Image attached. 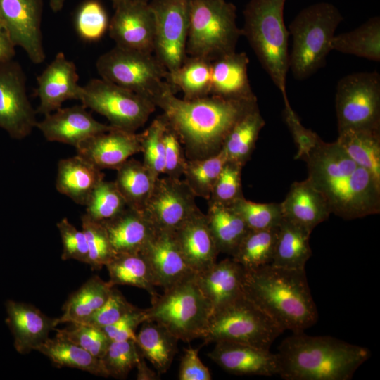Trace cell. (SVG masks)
I'll use <instances>...</instances> for the list:
<instances>
[{
    "label": "cell",
    "instance_id": "obj_1",
    "mask_svg": "<svg viewBox=\"0 0 380 380\" xmlns=\"http://www.w3.org/2000/svg\"><path fill=\"white\" fill-rule=\"evenodd\" d=\"M175 93L168 89L154 103L177 135L187 160L218 153L235 124L258 106L256 96L232 99L209 95L187 100Z\"/></svg>",
    "mask_w": 380,
    "mask_h": 380
},
{
    "label": "cell",
    "instance_id": "obj_2",
    "mask_svg": "<svg viewBox=\"0 0 380 380\" xmlns=\"http://www.w3.org/2000/svg\"><path fill=\"white\" fill-rule=\"evenodd\" d=\"M302 159L307 163V179L324 196L331 213L344 220L379 213L380 180L336 141L319 138Z\"/></svg>",
    "mask_w": 380,
    "mask_h": 380
},
{
    "label": "cell",
    "instance_id": "obj_3",
    "mask_svg": "<svg viewBox=\"0 0 380 380\" xmlns=\"http://www.w3.org/2000/svg\"><path fill=\"white\" fill-rule=\"evenodd\" d=\"M243 292L284 331H304L317 320L305 270L271 264L244 270Z\"/></svg>",
    "mask_w": 380,
    "mask_h": 380
},
{
    "label": "cell",
    "instance_id": "obj_4",
    "mask_svg": "<svg viewBox=\"0 0 380 380\" xmlns=\"http://www.w3.org/2000/svg\"><path fill=\"white\" fill-rule=\"evenodd\" d=\"M279 375L286 380H350L371 356L367 348L329 336L293 333L277 353Z\"/></svg>",
    "mask_w": 380,
    "mask_h": 380
},
{
    "label": "cell",
    "instance_id": "obj_5",
    "mask_svg": "<svg viewBox=\"0 0 380 380\" xmlns=\"http://www.w3.org/2000/svg\"><path fill=\"white\" fill-rule=\"evenodd\" d=\"M286 0H250L243 10L242 36L248 42L263 69L291 107L286 92L289 32L284 20Z\"/></svg>",
    "mask_w": 380,
    "mask_h": 380
},
{
    "label": "cell",
    "instance_id": "obj_6",
    "mask_svg": "<svg viewBox=\"0 0 380 380\" xmlns=\"http://www.w3.org/2000/svg\"><path fill=\"white\" fill-rule=\"evenodd\" d=\"M343 17L338 8L322 1L303 8L289 27L292 38L289 65L293 77L303 80L326 64L331 41Z\"/></svg>",
    "mask_w": 380,
    "mask_h": 380
},
{
    "label": "cell",
    "instance_id": "obj_7",
    "mask_svg": "<svg viewBox=\"0 0 380 380\" xmlns=\"http://www.w3.org/2000/svg\"><path fill=\"white\" fill-rule=\"evenodd\" d=\"M241 29L236 8L225 0H190L188 56L212 61L236 51Z\"/></svg>",
    "mask_w": 380,
    "mask_h": 380
},
{
    "label": "cell",
    "instance_id": "obj_8",
    "mask_svg": "<svg viewBox=\"0 0 380 380\" xmlns=\"http://www.w3.org/2000/svg\"><path fill=\"white\" fill-rule=\"evenodd\" d=\"M195 276L152 296L151 307L144 309L146 320L160 324L185 342L203 338L212 314Z\"/></svg>",
    "mask_w": 380,
    "mask_h": 380
},
{
    "label": "cell",
    "instance_id": "obj_9",
    "mask_svg": "<svg viewBox=\"0 0 380 380\" xmlns=\"http://www.w3.org/2000/svg\"><path fill=\"white\" fill-rule=\"evenodd\" d=\"M284 330L243 292L212 314L205 343L233 341L270 350Z\"/></svg>",
    "mask_w": 380,
    "mask_h": 380
},
{
    "label": "cell",
    "instance_id": "obj_10",
    "mask_svg": "<svg viewBox=\"0 0 380 380\" xmlns=\"http://www.w3.org/2000/svg\"><path fill=\"white\" fill-rule=\"evenodd\" d=\"M101 78L142 95L153 103L168 89V71L153 53L115 46L96 63ZM155 104V103H154Z\"/></svg>",
    "mask_w": 380,
    "mask_h": 380
},
{
    "label": "cell",
    "instance_id": "obj_11",
    "mask_svg": "<svg viewBox=\"0 0 380 380\" xmlns=\"http://www.w3.org/2000/svg\"><path fill=\"white\" fill-rule=\"evenodd\" d=\"M80 101L106 118L112 127L129 132L142 127L156 107L151 99L102 78L82 86Z\"/></svg>",
    "mask_w": 380,
    "mask_h": 380
},
{
    "label": "cell",
    "instance_id": "obj_12",
    "mask_svg": "<svg viewBox=\"0 0 380 380\" xmlns=\"http://www.w3.org/2000/svg\"><path fill=\"white\" fill-rule=\"evenodd\" d=\"M338 132L380 129V75L357 72L341 77L336 86Z\"/></svg>",
    "mask_w": 380,
    "mask_h": 380
},
{
    "label": "cell",
    "instance_id": "obj_13",
    "mask_svg": "<svg viewBox=\"0 0 380 380\" xmlns=\"http://www.w3.org/2000/svg\"><path fill=\"white\" fill-rule=\"evenodd\" d=\"M155 23L156 57L168 72L178 68L187 57L190 0H151Z\"/></svg>",
    "mask_w": 380,
    "mask_h": 380
},
{
    "label": "cell",
    "instance_id": "obj_14",
    "mask_svg": "<svg viewBox=\"0 0 380 380\" xmlns=\"http://www.w3.org/2000/svg\"><path fill=\"white\" fill-rule=\"evenodd\" d=\"M184 179L159 177L142 212L156 229L176 231L198 210Z\"/></svg>",
    "mask_w": 380,
    "mask_h": 380
},
{
    "label": "cell",
    "instance_id": "obj_15",
    "mask_svg": "<svg viewBox=\"0 0 380 380\" xmlns=\"http://www.w3.org/2000/svg\"><path fill=\"white\" fill-rule=\"evenodd\" d=\"M35 116L19 64L12 60L0 65V127L13 139H23L36 127Z\"/></svg>",
    "mask_w": 380,
    "mask_h": 380
},
{
    "label": "cell",
    "instance_id": "obj_16",
    "mask_svg": "<svg viewBox=\"0 0 380 380\" xmlns=\"http://www.w3.org/2000/svg\"><path fill=\"white\" fill-rule=\"evenodd\" d=\"M43 0H0V23L15 46L35 64L44 62L41 21Z\"/></svg>",
    "mask_w": 380,
    "mask_h": 380
},
{
    "label": "cell",
    "instance_id": "obj_17",
    "mask_svg": "<svg viewBox=\"0 0 380 380\" xmlns=\"http://www.w3.org/2000/svg\"><path fill=\"white\" fill-rule=\"evenodd\" d=\"M113 8L108 30L115 46L153 53L155 23L148 2L127 1Z\"/></svg>",
    "mask_w": 380,
    "mask_h": 380
},
{
    "label": "cell",
    "instance_id": "obj_18",
    "mask_svg": "<svg viewBox=\"0 0 380 380\" xmlns=\"http://www.w3.org/2000/svg\"><path fill=\"white\" fill-rule=\"evenodd\" d=\"M141 252L151 267L156 286L163 291L196 275L182 254L174 232L156 229Z\"/></svg>",
    "mask_w": 380,
    "mask_h": 380
},
{
    "label": "cell",
    "instance_id": "obj_19",
    "mask_svg": "<svg viewBox=\"0 0 380 380\" xmlns=\"http://www.w3.org/2000/svg\"><path fill=\"white\" fill-rule=\"evenodd\" d=\"M78 80L75 64L58 52L37 77L36 93L39 99L37 113L46 115L61 108L65 101H80L82 86Z\"/></svg>",
    "mask_w": 380,
    "mask_h": 380
},
{
    "label": "cell",
    "instance_id": "obj_20",
    "mask_svg": "<svg viewBox=\"0 0 380 380\" xmlns=\"http://www.w3.org/2000/svg\"><path fill=\"white\" fill-rule=\"evenodd\" d=\"M36 127L46 140L75 147L93 135L115 128L95 120L83 104L60 108L44 115L37 122Z\"/></svg>",
    "mask_w": 380,
    "mask_h": 380
},
{
    "label": "cell",
    "instance_id": "obj_21",
    "mask_svg": "<svg viewBox=\"0 0 380 380\" xmlns=\"http://www.w3.org/2000/svg\"><path fill=\"white\" fill-rule=\"evenodd\" d=\"M75 148L77 155L99 170H117L141 151L140 134L113 128L84 139Z\"/></svg>",
    "mask_w": 380,
    "mask_h": 380
},
{
    "label": "cell",
    "instance_id": "obj_22",
    "mask_svg": "<svg viewBox=\"0 0 380 380\" xmlns=\"http://www.w3.org/2000/svg\"><path fill=\"white\" fill-rule=\"evenodd\" d=\"M215 343L208 356L229 373L265 376L278 374L277 355L270 350L233 341Z\"/></svg>",
    "mask_w": 380,
    "mask_h": 380
},
{
    "label": "cell",
    "instance_id": "obj_23",
    "mask_svg": "<svg viewBox=\"0 0 380 380\" xmlns=\"http://www.w3.org/2000/svg\"><path fill=\"white\" fill-rule=\"evenodd\" d=\"M5 322L13 338L15 350L26 355L44 342L56 329V318L47 317L34 305L8 299Z\"/></svg>",
    "mask_w": 380,
    "mask_h": 380
},
{
    "label": "cell",
    "instance_id": "obj_24",
    "mask_svg": "<svg viewBox=\"0 0 380 380\" xmlns=\"http://www.w3.org/2000/svg\"><path fill=\"white\" fill-rule=\"evenodd\" d=\"M174 232L182 254L196 274L205 271L217 262L220 253L205 214L200 209Z\"/></svg>",
    "mask_w": 380,
    "mask_h": 380
},
{
    "label": "cell",
    "instance_id": "obj_25",
    "mask_svg": "<svg viewBox=\"0 0 380 380\" xmlns=\"http://www.w3.org/2000/svg\"><path fill=\"white\" fill-rule=\"evenodd\" d=\"M243 275L244 269L232 258L216 262L196 274V282L208 300L212 314L243 293Z\"/></svg>",
    "mask_w": 380,
    "mask_h": 380
},
{
    "label": "cell",
    "instance_id": "obj_26",
    "mask_svg": "<svg viewBox=\"0 0 380 380\" xmlns=\"http://www.w3.org/2000/svg\"><path fill=\"white\" fill-rule=\"evenodd\" d=\"M248 64L245 52L235 51L212 61L210 95L232 99L255 97L248 79Z\"/></svg>",
    "mask_w": 380,
    "mask_h": 380
},
{
    "label": "cell",
    "instance_id": "obj_27",
    "mask_svg": "<svg viewBox=\"0 0 380 380\" xmlns=\"http://www.w3.org/2000/svg\"><path fill=\"white\" fill-rule=\"evenodd\" d=\"M280 204L284 218L311 232L331 213L324 196L308 179L293 183Z\"/></svg>",
    "mask_w": 380,
    "mask_h": 380
},
{
    "label": "cell",
    "instance_id": "obj_28",
    "mask_svg": "<svg viewBox=\"0 0 380 380\" xmlns=\"http://www.w3.org/2000/svg\"><path fill=\"white\" fill-rule=\"evenodd\" d=\"M102 224L115 253L141 252L156 230L142 211L129 207Z\"/></svg>",
    "mask_w": 380,
    "mask_h": 380
},
{
    "label": "cell",
    "instance_id": "obj_29",
    "mask_svg": "<svg viewBox=\"0 0 380 380\" xmlns=\"http://www.w3.org/2000/svg\"><path fill=\"white\" fill-rule=\"evenodd\" d=\"M103 179L101 170L77 154L58 161L56 188L77 204L85 205L93 189Z\"/></svg>",
    "mask_w": 380,
    "mask_h": 380
},
{
    "label": "cell",
    "instance_id": "obj_30",
    "mask_svg": "<svg viewBox=\"0 0 380 380\" xmlns=\"http://www.w3.org/2000/svg\"><path fill=\"white\" fill-rule=\"evenodd\" d=\"M311 232L283 218L277 229V240L271 265L291 270H305L312 255Z\"/></svg>",
    "mask_w": 380,
    "mask_h": 380
},
{
    "label": "cell",
    "instance_id": "obj_31",
    "mask_svg": "<svg viewBox=\"0 0 380 380\" xmlns=\"http://www.w3.org/2000/svg\"><path fill=\"white\" fill-rule=\"evenodd\" d=\"M178 341L160 324L145 320L135 342L141 355L152 364L158 374H161L170 367L177 352Z\"/></svg>",
    "mask_w": 380,
    "mask_h": 380
},
{
    "label": "cell",
    "instance_id": "obj_32",
    "mask_svg": "<svg viewBox=\"0 0 380 380\" xmlns=\"http://www.w3.org/2000/svg\"><path fill=\"white\" fill-rule=\"evenodd\" d=\"M205 217L219 253L232 256L250 230L243 219L231 206L211 201Z\"/></svg>",
    "mask_w": 380,
    "mask_h": 380
},
{
    "label": "cell",
    "instance_id": "obj_33",
    "mask_svg": "<svg viewBox=\"0 0 380 380\" xmlns=\"http://www.w3.org/2000/svg\"><path fill=\"white\" fill-rule=\"evenodd\" d=\"M113 287L97 275L89 278L70 295L63 307L62 315L56 318L57 326L85 321L106 301Z\"/></svg>",
    "mask_w": 380,
    "mask_h": 380
},
{
    "label": "cell",
    "instance_id": "obj_34",
    "mask_svg": "<svg viewBox=\"0 0 380 380\" xmlns=\"http://www.w3.org/2000/svg\"><path fill=\"white\" fill-rule=\"evenodd\" d=\"M35 350L46 356L56 367L75 368L95 376L109 377L101 358L59 335L48 338Z\"/></svg>",
    "mask_w": 380,
    "mask_h": 380
},
{
    "label": "cell",
    "instance_id": "obj_35",
    "mask_svg": "<svg viewBox=\"0 0 380 380\" xmlns=\"http://www.w3.org/2000/svg\"><path fill=\"white\" fill-rule=\"evenodd\" d=\"M105 266L112 286L128 285L146 290L151 297L158 294L151 267L141 252L116 253Z\"/></svg>",
    "mask_w": 380,
    "mask_h": 380
},
{
    "label": "cell",
    "instance_id": "obj_36",
    "mask_svg": "<svg viewBox=\"0 0 380 380\" xmlns=\"http://www.w3.org/2000/svg\"><path fill=\"white\" fill-rule=\"evenodd\" d=\"M265 125L258 106L241 118L228 134L222 148L227 160L243 167L250 160Z\"/></svg>",
    "mask_w": 380,
    "mask_h": 380
},
{
    "label": "cell",
    "instance_id": "obj_37",
    "mask_svg": "<svg viewBox=\"0 0 380 380\" xmlns=\"http://www.w3.org/2000/svg\"><path fill=\"white\" fill-rule=\"evenodd\" d=\"M116 171L114 182L127 206L142 211L156 179L142 162L134 158L127 160Z\"/></svg>",
    "mask_w": 380,
    "mask_h": 380
},
{
    "label": "cell",
    "instance_id": "obj_38",
    "mask_svg": "<svg viewBox=\"0 0 380 380\" xmlns=\"http://www.w3.org/2000/svg\"><path fill=\"white\" fill-rule=\"evenodd\" d=\"M359 165L380 180V129H348L336 141Z\"/></svg>",
    "mask_w": 380,
    "mask_h": 380
},
{
    "label": "cell",
    "instance_id": "obj_39",
    "mask_svg": "<svg viewBox=\"0 0 380 380\" xmlns=\"http://www.w3.org/2000/svg\"><path fill=\"white\" fill-rule=\"evenodd\" d=\"M331 49L376 62L380 61V18L374 16L355 30L334 35Z\"/></svg>",
    "mask_w": 380,
    "mask_h": 380
},
{
    "label": "cell",
    "instance_id": "obj_40",
    "mask_svg": "<svg viewBox=\"0 0 380 380\" xmlns=\"http://www.w3.org/2000/svg\"><path fill=\"white\" fill-rule=\"evenodd\" d=\"M210 63L206 59L188 56L176 70L168 72L167 81L184 94L183 99H196L210 94Z\"/></svg>",
    "mask_w": 380,
    "mask_h": 380
},
{
    "label": "cell",
    "instance_id": "obj_41",
    "mask_svg": "<svg viewBox=\"0 0 380 380\" xmlns=\"http://www.w3.org/2000/svg\"><path fill=\"white\" fill-rule=\"evenodd\" d=\"M277 227L249 230L232 258L244 270H254L272 262L277 235Z\"/></svg>",
    "mask_w": 380,
    "mask_h": 380
},
{
    "label": "cell",
    "instance_id": "obj_42",
    "mask_svg": "<svg viewBox=\"0 0 380 380\" xmlns=\"http://www.w3.org/2000/svg\"><path fill=\"white\" fill-rule=\"evenodd\" d=\"M227 160L223 149L205 158L187 160L184 170V181L196 197L208 201L214 186Z\"/></svg>",
    "mask_w": 380,
    "mask_h": 380
},
{
    "label": "cell",
    "instance_id": "obj_43",
    "mask_svg": "<svg viewBox=\"0 0 380 380\" xmlns=\"http://www.w3.org/2000/svg\"><path fill=\"white\" fill-rule=\"evenodd\" d=\"M85 206V214L101 224L117 217L128 207L115 182L104 179L93 189Z\"/></svg>",
    "mask_w": 380,
    "mask_h": 380
},
{
    "label": "cell",
    "instance_id": "obj_44",
    "mask_svg": "<svg viewBox=\"0 0 380 380\" xmlns=\"http://www.w3.org/2000/svg\"><path fill=\"white\" fill-rule=\"evenodd\" d=\"M167 122L162 115L155 118L151 125L140 133L143 164L157 179L165 170L163 134Z\"/></svg>",
    "mask_w": 380,
    "mask_h": 380
},
{
    "label": "cell",
    "instance_id": "obj_45",
    "mask_svg": "<svg viewBox=\"0 0 380 380\" xmlns=\"http://www.w3.org/2000/svg\"><path fill=\"white\" fill-rule=\"evenodd\" d=\"M229 206L241 216L250 230L277 227L284 218L280 203H255L243 196Z\"/></svg>",
    "mask_w": 380,
    "mask_h": 380
},
{
    "label": "cell",
    "instance_id": "obj_46",
    "mask_svg": "<svg viewBox=\"0 0 380 380\" xmlns=\"http://www.w3.org/2000/svg\"><path fill=\"white\" fill-rule=\"evenodd\" d=\"M140 356L134 341H111L101 360L108 376L124 379L136 367Z\"/></svg>",
    "mask_w": 380,
    "mask_h": 380
},
{
    "label": "cell",
    "instance_id": "obj_47",
    "mask_svg": "<svg viewBox=\"0 0 380 380\" xmlns=\"http://www.w3.org/2000/svg\"><path fill=\"white\" fill-rule=\"evenodd\" d=\"M81 222L89 248V265L92 270H99L116 253L102 224L93 221L86 214L82 216Z\"/></svg>",
    "mask_w": 380,
    "mask_h": 380
},
{
    "label": "cell",
    "instance_id": "obj_48",
    "mask_svg": "<svg viewBox=\"0 0 380 380\" xmlns=\"http://www.w3.org/2000/svg\"><path fill=\"white\" fill-rule=\"evenodd\" d=\"M69 324L64 329H55L56 334L101 358L111 341L103 329L82 323Z\"/></svg>",
    "mask_w": 380,
    "mask_h": 380
},
{
    "label": "cell",
    "instance_id": "obj_49",
    "mask_svg": "<svg viewBox=\"0 0 380 380\" xmlns=\"http://www.w3.org/2000/svg\"><path fill=\"white\" fill-rule=\"evenodd\" d=\"M107 13L101 3L89 0L83 3L77 11L75 27L79 35L89 42L101 39L108 29Z\"/></svg>",
    "mask_w": 380,
    "mask_h": 380
},
{
    "label": "cell",
    "instance_id": "obj_50",
    "mask_svg": "<svg viewBox=\"0 0 380 380\" xmlns=\"http://www.w3.org/2000/svg\"><path fill=\"white\" fill-rule=\"evenodd\" d=\"M243 166L227 160L214 186L208 201L231 205L243 197L241 183Z\"/></svg>",
    "mask_w": 380,
    "mask_h": 380
},
{
    "label": "cell",
    "instance_id": "obj_51",
    "mask_svg": "<svg viewBox=\"0 0 380 380\" xmlns=\"http://www.w3.org/2000/svg\"><path fill=\"white\" fill-rule=\"evenodd\" d=\"M63 244V260H75L89 265V255L87 239L66 217L56 224Z\"/></svg>",
    "mask_w": 380,
    "mask_h": 380
},
{
    "label": "cell",
    "instance_id": "obj_52",
    "mask_svg": "<svg viewBox=\"0 0 380 380\" xmlns=\"http://www.w3.org/2000/svg\"><path fill=\"white\" fill-rule=\"evenodd\" d=\"M135 308L113 286L103 305L82 324L103 329L113 324Z\"/></svg>",
    "mask_w": 380,
    "mask_h": 380
},
{
    "label": "cell",
    "instance_id": "obj_53",
    "mask_svg": "<svg viewBox=\"0 0 380 380\" xmlns=\"http://www.w3.org/2000/svg\"><path fill=\"white\" fill-rule=\"evenodd\" d=\"M165 176L181 178L187 158L184 148L176 133L168 126L163 134Z\"/></svg>",
    "mask_w": 380,
    "mask_h": 380
},
{
    "label": "cell",
    "instance_id": "obj_54",
    "mask_svg": "<svg viewBox=\"0 0 380 380\" xmlns=\"http://www.w3.org/2000/svg\"><path fill=\"white\" fill-rule=\"evenodd\" d=\"M145 320H146V316L144 309L136 307L118 321L102 329L110 341L132 340L136 341V329Z\"/></svg>",
    "mask_w": 380,
    "mask_h": 380
},
{
    "label": "cell",
    "instance_id": "obj_55",
    "mask_svg": "<svg viewBox=\"0 0 380 380\" xmlns=\"http://www.w3.org/2000/svg\"><path fill=\"white\" fill-rule=\"evenodd\" d=\"M284 117L298 148L296 158H302L316 144L320 137L301 124L291 107L284 108Z\"/></svg>",
    "mask_w": 380,
    "mask_h": 380
},
{
    "label": "cell",
    "instance_id": "obj_56",
    "mask_svg": "<svg viewBox=\"0 0 380 380\" xmlns=\"http://www.w3.org/2000/svg\"><path fill=\"white\" fill-rule=\"evenodd\" d=\"M178 379L179 380H211L209 369L198 357V349H185L179 364Z\"/></svg>",
    "mask_w": 380,
    "mask_h": 380
},
{
    "label": "cell",
    "instance_id": "obj_57",
    "mask_svg": "<svg viewBox=\"0 0 380 380\" xmlns=\"http://www.w3.org/2000/svg\"><path fill=\"white\" fill-rule=\"evenodd\" d=\"M15 48L8 32L0 23V65L13 60L15 54Z\"/></svg>",
    "mask_w": 380,
    "mask_h": 380
},
{
    "label": "cell",
    "instance_id": "obj_58",
    "mask_svg": "<svg viewBox=\"0 0 380 380\" xmlns=\"http://www.w3.org/2000/svg\"><path fill=\"white\" fill-rule=\"evenodd\" d=\"M144 357L141 355L136 367L137 368V379L139 380H153L157 379V372L151 371L146 365Z\"/></svg>",
    "mask_w": 380,
    "mask_h": 380
},
{
    "label": "cell",
    "instance_id": "obj_59",
    "mask_svg": "<svg viewBox=\"0 0 380 380\" xmlns=\"http://www.w3.org/2000/svg\"><path fill=\"white\" fill-rule=\"evenodd\" d=\"M49 5L53 12L60 11L65 4V0H49Z\"/></svg>",
    "mask_w": 380,
    "mask_h": 380
},
{
    "label": "cell",
    "instance_id": "obj_60",
    "mask_svg": "<svg viewBox=\"0 0 380 380\" xmlns=\"http://www.w3.org/2000/svg\"><path fill=\"white\" fill-rule=\"evenodd\" d=\"M110 1H112L113 6H115L118 4L127 1H143V2H149L151 0H110Z\"/></svg>",
    "mask_w": 380,
    "mask_h": 380
}]
</instances>
